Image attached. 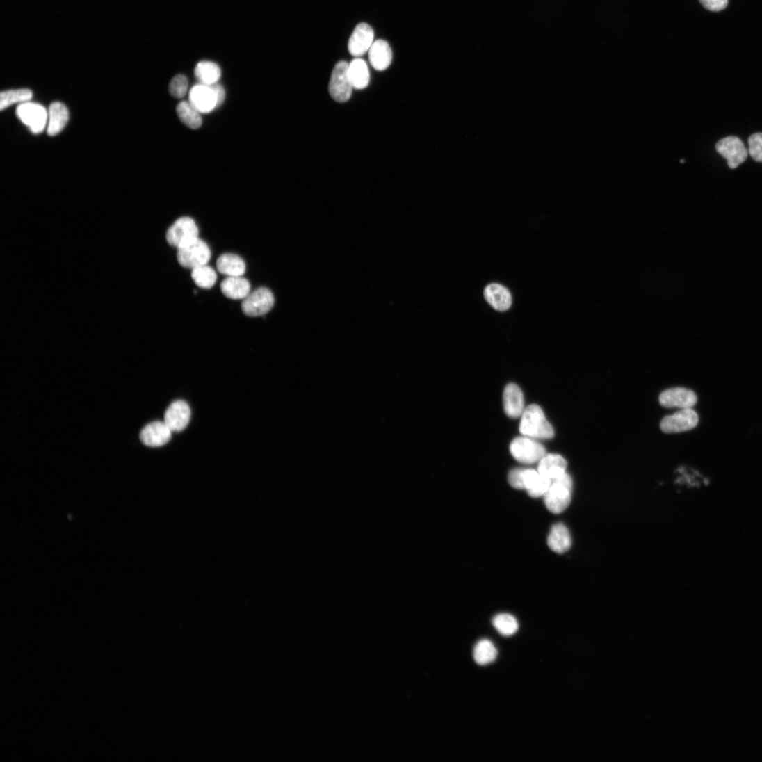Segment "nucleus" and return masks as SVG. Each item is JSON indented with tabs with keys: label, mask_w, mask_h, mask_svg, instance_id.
Instances as JSON below:
<instances>
[{
	"label": "nucleus",
	"mask_w": 762,
	"mask_h": 762,
	"mask_svg": "<svg viewBox=\"0 0 762 762\" xmlns=\"http://www.w3.org/2000/svg\"><path fill=\"white\" fill-rule=\"evenodd\" d=\"M519 431L523 436L534 439H551L555 435L542 409L537 405H531L524 411Z\"/></svg>",
	"instance_id": "obj_1"
},
{
	"label": "nucleus",
	"mask_w": 762,
	"mask_h": 762,
	"mask_svg": "<svg viewBox=\"0 0 762 762\" xmlns=\"http://www.w3.org/2000/svg\"><path fill=\"white\" fill-rule=\"evenodd\" d=\"M573 492V480L565 473L560 478L551 482L544 496L547 509L553 514H560L565 511L570 504Z\"/></svg>",
	"instance_id": "obj_2"
},
{
	"label": "nucleus",
	"mask_w": 762,
	"mask_h": 762,
	"mask_svg": "<svg viewBox=\"0 0 762 762\" xmlns=\"http://www.w3.org/2000/svg\"><path fill=\"white\" fill-rule=\"evenodd\" d=\"M177 261L186 268H195L207 265L211 257L208 245L197 238L177 248Z\"/></svg>",
	"instance_id": "obj_3"
},
{
	"label": "nucleus",
	"mask_w": 762,
	"mask_h": 762,
	"mask_svg": "<svg viewBox=\"0 0 762 762\" xmlns=\"http://www.w3.org/2000/svg\"><path fill=\"white\" fill-rule=\"evenodd\" d=\"M353 88L349 75V64L344 61L338 63L332 70L329 83L331 97L339 103L346 102L351 97Z\"/></svg>",
	"instance_id": "obj_4"
},
{
	"label": "nucleus",
	"mask_w": 762,
	"mask_h": 762,
	"mask_svg": "<svg viewBox=\"0 0 762 762\" xmlns=\"http://www.w3.org/2000/svg\"><path fill=\"white\" fill-rule=\"evenodd\" d=\"M510 450L513 457L524 464L539 462L546 454L545 448L540 443L525 436L514 439Z\"/></svg>",
	"instance_id": "obj_5"
},
{
	"label": "nucleus",
	"mask_w": 762,
	"mask_h": 762,
	"mask_svg": "<svg viewBox=\"0 0 762 762\" xmlns=\"http://www.w3.org/2000/svg\"><path fill=\"white\" fill-rule=\"evenodd\" d=\"M17 115L35 134L42 132L49 121V111L38 104L30 102L19 105Z\"/></svg>",
	"instance_id": "obj_6"
},
{
	"label": "nucleus",
	"mask_w": 762,
	"mask_h": 762,
	"mask_svg": "<svg viewBox=\"0 0 762 762\" xmlns=\"http://www.w3.org/2000/svg\"><path fill=\"white\" fill-rule=\"evenodd\" d=\"M198 236L199 229L195 221L189 217H182L168 229L166 240L170 246L177 249Z\"/></svg>",
	"instance_id": "obj_7"
},
{
	"label": "nucleus",
	"mask_w": 762,
	"mask_h": 762,
	"mask_svg": "<svg viewBox=\"0 0 762 762\" xmlns=\"http://www.w3.org/2000/svg\"><path fill=\"white\" fill-rule=\"evenodd\" d=\"M699 423V416L692 408L681 409L675 414L663 419L660 426L666 434L681 433L690 431Z\"/></svg>",
	"instance_id": "obj_8"
},
{
	"label": "nucleus",
	"mask_w": 762,
	"mask_h": 762,
	"mask_svg": "<svg viewBox=\"0 0 762 762\" xmlns=\"http://www.w3.org/2000/svg\"><path fill=\"white\" fill-rule=\"evenodd\" d=\"M275 298L272 292L266 288H260L243 300L242 309L248 316H264L273 307Z\"/></svg>",
	"instance_id": "obj_9"
},
{
	"label": "nucleus",
	"mask_w": 762,
	"mask_h": 762,
	"mask_svg": "<svg viewBox=\"0 0 762 762\" xmlns=\"http://www.w3.org/2000/svg\"><path fill=\"white\" fill-rule=\"evenodd\" d=\"M716 149L727 160L728 165L731 169L737 168L747 159V150L743 142L736 136H728L720 140L716 145Z\"/></svg>",
	"instance_id": "obj_10"
},
{
	"label": "nucleus",
	"mask_w": 762,
	"mask_h": 762,
	"mask_svg": "<svg viewBox=\"0 0 762 762\" xmlns=\"http://www.w3.org/2000/svg\"><path fill=\"white\" fill-rule=\"evenodd\" d=\"M188 102L201 113H209L218 108V100L212 86L198 83L189 92Z\"/></svg>",
	"instance_id": "obj_11"
},
{
	"label": "nucleus",
	"mask_w": 762,
	"mask_h": 762,
	"mask_svg": "<svg viewBox=\"0 0 762 762\" xmlns=\"http://www.w3.org/2000/svg\"><path fill=\"white\" fill-rule=\"evenodd\" d=\"M172 431L164 421H154L147 425L140 432V439L145 446L161 447L168 444Z\"/></svg>",
	"instance_id": "obj_12"
},
{
	"label": "nucleus",
	"mask_w": 762,
	"mask_h": 762,
	"mask_svg": "<svg viewBox=\"0 0 762 762\" xmlns=\"http://www.w3.org/2000/svg\"><path fill=\"white\" fill-rule=\"evenodd\" d=\"M374 32L366 23L359 24L355 29L348 42V50L354 57H362L371 49L373 43Z\"/></svg>",
	"instance_id": "obj_13"
},
{
	"label": "nucleus",
	"mask_w": 762,
	"mask_h": 762,
	"mask_svg": "<svg viewBox=\"0 0 762 762\" xmlns=\"http://www.w3.org/2000/svg\"><path fill=\"white\" fill-rule=\"evenodd\" d=\"M660 404L667 408H692L697 402L695 392L685 388H674L663 391L659 397Z\"/></svg>",
	"instance_id": "obj_14"
},
{
	"label": "nucleus",
	"mask_w": 762,
	"mask_h": 762,
	"mask_svg": "<svg viewBox=\"0 0 762 762\" xmlns=\"http://www.w3.org/2000/svg\"><path fill=\"white\" fill-rule=\"evenodd\" d=\"M190 419V409L188 405L182 400L172 403L167 409L164 422L172 432H180L185 430Z\"/></svg>",
	"instance_id": "obj_15"
},
{
	"label": "nucleus",
	"mask_w": 762,
	"mask_h": 762,
	"mask_svg": "<svg viewBox=\"0 0 762 762\" xmlns=\"http://www.w3.org/2000/svg\"><path fill=\"white\" fill-rule=\"evenodd\" d=\"M371 66L378 71L387 70L391 64L393 53L390 44L384 40L375 41L368 51Z\"/></svg>",
	"instance_id": "obj_16"
},
{
	"label": "nucleus",
	"mask_w": 762,
	"mask_h": 762,
	"mask_svg": "<svg viewBox=\"0 0 762 762\" xmlns=\"http://www.w3.org/2000/svg\"><path fill=\"white\" fill-rule=\"evenodd\" d=\"M503 406L507 415L518 418L525 411V398L521 389L514 384H508L503 393Z\"/></svg>",
	"instance_id": "obj_17"
},
{
	"label": "nucleus",
	"mask_w": 762,
	"mask_h": 762,
	"mask_svg": "<svg viewBox=\"0 0 762 762\" xmlns=\"http://www.w3.org/2000/svg\"><path fill=\"white\" fill-rule=\"evenodd\" d=\"M567 462L558 454H546L539 462L538 471L551 482L558 479L566 472Z\"/></svg>",
	"instance_id": "obj_18"
},
{
	"label": "nucleus",
	"mask_w": 762,
	"mask_h": 762,
	"mask_svg": "<svg viewBox=\"0 0 762 762\" xmlns=\"http://www.w3.org/2000/svg\"><path fill=\"white\" fill-rule=\"evenodd\" d=\"M220 290L227 298L234 300H244L250 293L251 284L242 276L228 277L221 282Z\"/></svg>",
	"instance_id": "obj_19"
},
{
	"label": "nucleus",
	"mask_w": 762,
	"mask_h": 762,
	"mask_svg": "<svg viewBox=\"0 0 762 762\" xmlns=\"http://www.w3.org/2000/svg\"><path fill=\"white\" fill-rule=\"evenodd\" d=\"M485 298L494 309L499 311H507L512 305L510 292L499 284H489L485 290Z\"/></svg>",
	"instance_id": "obj_20"
},
{
	"label": "nucleus",
	"mask_w": 762,
	"mask_h": 762,
	"mask_svg": "<svg viewBox=\"0 0 762 762\" xmlns=\"http://www.w3.org/2000/svg\"><path fill=\"white\" fill-rule=\"evenodd\" d=\"M551 481L535 469H527L525 471V490L532 498L544 497L548 491Z\"/></svg>",
	"instance_id": "obj_21"
},
{
	"label": "nucleus",
	"mask_w": 762,
	"mask_h": 762,
	"mask_svg": "<svg viewBox=\"0 0 762 762\" xmlns=\"http://www.w3.org/2000/svg\"><path fill=\"white\" fill-rule=\"evenodd\" d=\"M49 121H47V132L49 136H56L60 133L65 127L69 120V111L67 108L62 103L55 102L50 106L49 110Z\"/></svg>",
	"instance_id": "obj_22"
},
{
	"label": "nucleus",
	"mask_w": 762,
	"mask_h": 762,
	"mask_svg": "<svg viewBox=\"0 0 762 762\" xmlns=\"http://www.w3.org/2000/svg\"><path fill=\"white\" fill-rule=\"evenodd\" d=\"M572 540L567 527L562 523L555 524L548 537V545L555 553L562 554L571 547Z\"/></svg>",
	"instance_id": "obj_23"
},
{
	"label": "nucleus",
	"mask_w": 762,
	"mask_h": 762,
	"mask_svg": "<svg viewBox=\"0 0 762 762\" xmlns=\"http://www.w3.org/2000/svg\"><path fill=\"white\" fill-rule=\"evenodd\" d=\"M218 270L229 277L243 276L246 271V264L239 256L233 254H225L217 260Z\"/></svg>",
	"instance_id": "obj_24"
},
{
	"label": "nucleus",
	"mask_w": 762,
	"mask_h": 762,
	"mask_svg": "<svg viewBox=\"0 0 762 762\" xmlns=\"http://www.w3.org/2000/svg\"><path fill=\"white\" fill-rule=\"evenodd\" d=\"M195 74L200 83L212 86L218 83L221 77V69L211 61L200 62L195 70Z\"/></svg>",
	"instance_id": "obj_25"
},
{
	"label": "nucleus",
	"mask_w": 762,
	"mask_h": 762,
	"mask_svg": "<svg viewBox=\"0 0 762 762\" xmlns=\"http://www.w3.org/2000/svg\"><path fill=\"white\" fill-rule=\"evenodd\" d=\"M349 75L354 88L362 90L366 88L370 81V73L364 60H353L349 65Z\"/></svg>",
	"instance_id": "obj_26"
},
{
	"label": "nucleus",
	"mask_w": 762,
	"mask_h": 762,
	"mask_svg": "<svg viewBox=\"0 0 762 762\" xmlns=\"http://www.w3.org/2000/svg\"><path fill=\"white\" fill-rule=\"evenodd\" d=\"M177 113L181 122L190 129H199L202 124L201 113L189 102L179 103Z\"/></svg>",
	"instance_id": "obj_27"
},
{
	"label": "nucleus",
	"mask_w": 762,
	"mask_h": 762,
	"mask_svg": "<svg viewBox=\"0 0 762 762\" xmlns=\"http://www.w3.org/2000/svg\"><path fill=\"white\" fill-rule=\"evenodd\" d=\"M32 97V91L26 88L3 91L0 95V110L4 111L13 105L29 102Z\"/></svg>",
	"instance_id": "obj_28"
},
{
	"label": "nucleus",
	"mask_w": 762,
	"mask_h": 762,
	"mask_svg": "<svg viewBox=\"0 0 762 762\" xmlns=\"http://www.w3.org/2000/svg\"><path fill=\"white\" fill-rule=\"evenodd\" d=\"M497 656V649L489 640L480 641L473 649L474 660L480 665H486L493 663L496 659Z\"/></svg>",
	"instance_id": "obj_29"
},
{
	"label": "nucleus",
	"mask_w": 762,
	"mask_h": 762,
	"mask_svg": "<svg viewBox=\"0 0 762 762\" xmlns=\"http://www.w3.org/2000/svg\"><path fill=\"white\" fill-rule=\"evenodd\" d=\"M192 277L196 284L204 289H211L217 280L216 271L205 265L193 269Z\"/></svg>",
	"instance_id": "obj_30"
},
{
	"label": "nucleus",
	"mask_w": 762,
	"mask_h": 762,
	"mask_svg": "<svg viewBox=\"0 0 762 762\" xmlns=\"http://www.w3.org/2000/svg\"><path fill=\"white\" fill-rule=\"evenodd\" d=\"M493 625L498 632L505 637L513 635L519 629L516 618L508 613H501L495 616L493 619Z\"/></svg>",
	"instance_id": "obj_31"
},
{
	"label": "nucleus",
	"mask_w": 762,
	"mask_h": 762,
	"mask_svg": "<svg viewBox=\"0 0 762 762\" xmlns=\"http://www.w3.org/2000/svg\"><path fill=\"white\" fill-rule=\"evenodd\" d=\"M188 82L187 78L182 75L175 76L170 83V92L176 99H182L187 93Z\"/></svg>",
	"instance_id": "obj_32"
},
{
	"label": "nucleus",
	"mask_w": 762,
	"mask_h": 762,
	"mask_svg": "<svg viewBox=\"0 0 762 762\" xmlns=\"http://www.w3.org/2000/svg\"><path fill=\"white\" fill-rule=\"evenodd\" d=\"M749 153L756 162L762 163V133H756L748 139Z\"/></svg>",
	"instance_id": "obj_33"
},
{
	"label": "nucleus",
	"mask_w": 762,
	"mask_h": 762,
	"mask_svg": "<svg viewBox=\"0 0 762 762\" xmlns=\"http://www.w3.org/2000/svg\"><path fill=\"white\" fill-rule=\"evenodd\" d=\"M525 471L526 469H514L510 472L508 482L512 487L515 489L525 490V485H524Z\"/></svg>",
	"instance_id": "obj_34"
},
{
	"label": "nucleus",
	"mask_w": 762,
	"mask_h": 762,
	"mask_svg": "<svg viewBox=\"0 0 762 762\" xmlns=\"http://www.w3.org/2000/svg\"><path fill=\"white\" fill-rule=\"evenodd\" d=\"M704 8L711 12H720L725 10L729 0H699Z\"/></svg>",
	"instance_id": "obj_35"
},
{
	"label": "nucleus",
	"mask_w": 762,
	"mask_h": 762,
	"mask_svg": "<svg viewBox=\"0 0 762 762\" xmlns=\"http://www.w3.org/2000/svg\"><path fill=\"white\" fill-rule=\"evenodd\" d=\"M213 87L216 95L218 106V107H220L224 103L225 99V88L222 85L219 84L218 83L213 85Z\"/></svg>",
	"instance_id": "obj_36"
}]
</instances>
